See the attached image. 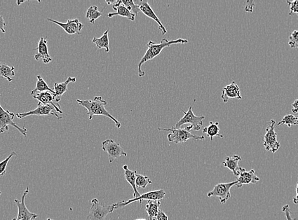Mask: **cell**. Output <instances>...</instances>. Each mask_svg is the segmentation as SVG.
<instances>
[{"instance_id":"f1b7e54d","label":"cell","mask_w":298,"mask_h":220,"mask_svg":"<svg viewBox=\"0 0 298 220\" xmlns=\"http://www.w3.org/2000/svg\"><path fill=\"white\" fill-rule=\"evenodd\" d=\"M283 125H288L289 128L292 127V126L298 125V116L293 115V114L286 115L278 124V126Z\"/></svg>"},{"instance_id":"4fadbf2b","label":"cell","mask_w":298,"mask_h":220,"mask_svg":"<svg viewBox=\"0 0 298 220\" xmlns=\"http://www.w3.org/2000/svg\"><path fill=\"white\" fill-rule=\"evenodd\" d=\"M136 4H137L140 11H142L147 17L151 18V19L156 21L159 25V29L160 30L162 34L165 35L167 33V29L164 27L160 19L154 12L153 9L151 8V5L148 3L147 1H133Z\"/></svg>"},{"instance_id":"2e32d148","label":"cell","mask_w":298,"mask_h":220,"mask_svg":"<svg viewBox=\"0 0 298 220\" xmlns=\"http://www.w3.org/2000/svg\"><path fill=\"white\" fill-rule=\"evenodd\" d=\"M47 44H48V41L46 40V39L41 37L36 48V50H37V53L34 55L35 60L36 61H39L41 60H43L44 64H46L52 61V58L49 55Z\"/></svg>"},{"instance_id":"cb8c5ba5","label":"cell","mask_w":298,"mask_h":220,"mask_svg":"<svg viewBox=\"0 0 298 220\" xmlns=\"http://www.w3.org/2000/svg\"><path fill=\"white\" fill-rule=\"evenodd\" d=\"M161 203L159 201H148L147 205L145 206V211H146L149 220L156 219L158 216L159 212V207Z\"/></svg>"},{"instance_id":"9a60e30c","label":"cell","mask_w":298,"mask_h":220,"mask_svg":"<svg viewBox=\"0 0 298 220\" xmlns=\"http://www.w3.org/2000/svg\"><path fill=\"white\" fill-rule=\"evenodd\" d=\"M260 181L259 177L256 175L255 171L252 170L247 172L243 168L240 175L238 177V184H236L238 188H242L244 185L256 184Z\"/></svg>"},{"instance_id":"603a6c76","label":"cell","mask_w":298,"mask_h":220,"mask_svg":"<svg viewBox=\"0 0 298 220\" xmlns=\"http://www.w3.org/2000/svg\"><path fill=\"white\" fill-rule=\"evenodd\" d=\"M203 132L210 138L211 142L213 141V139L216 137H224V135H220L219 133L220 127L218 122L214 123L213 121H210V125L203 128Z\"/></svg>"},{"instance_id":"5b68a950","label":"cell","mask_w":298,"mask_h":220,"mask_svg":"<svg viewBox=\"0 0 298 220\" xmlns=\"http://www.w3.org/2000/svg\"><path fill=\"white\" fill-rule=\"evenodd\" d=\"M0 94V96H1ZM15 114L11 112L8 110H4L3 107L0 104V133H3L5 132H8L9 130V126H13V128L17 129L21 134L27 137V128L23 126V128H20L18 126L15 122H14L13 119L15 118Z\"/></svg>"},{"instance_id":"b9f144b4","label":"cell","mask_w":298,"mask_h":220,"mask_svg":"<svg viewBox=\"0 0 298 220\" xmlns=\"http://www.w3.org/2000/svg\"><path fill=\"white\" fill-rule=\"evenodd\" d=\"M46 220H51V219H48Z\"/></svg>"},{"instance_id":"7402d4cb","label":"cell","mask_w":298,"mask_h":220,"mask_svg":"<svg viewBox=\"0 0 298 220\" xmlns=\"http://www.w3.org/2000/svg\"><path fill=\"white\" fill-rule=\"evenodd\" d=\"M124 171V177L126 181L131 185L133 189V198H137L140 196L138 193L137 187H136V179H137V171H131L129 169L127 165L123 166Z\"/></svg>"},{"instance_id":"ac0fdd59","label":"cell","mask_w":298,"mask_h":220,"mask_svg":"<svg viewBox=\"0 0 298 220\" xmlns=\"http://www.w3.org/2000/svg\"><path fill=\"white\" fill-rule=\"evenodd\" d=\"M35 99L38 100L39 103L44 105H51L58 113L63 114L62 109H60V105L55 102V96L53 93L50 92H44L42 93H37V94L33 96Z\"/></svg>"},{"instance_id":"277c9868","label":"cell","mask_w":298,"mask_h":220,"mask_svg":"<svg viewBox=\"0 0 298 220\" xmlns=\"http://www.w3.org/2000/svg\"><path fill=\"white\" fill-rule=\"evenodd\" d=\"M196 101V99H194L193 104L189 107L187 111H185L182 109L184 116L178 121L175 126H173V128L180 129L182 128L183 125L189 124L190 125L192 126L194 130L196 132L201 130L202 126H203V120L206 117L205 116H197L195 115L193 111H192V107H193V105Z\"/></svg>"},{"instance_id":"e0dca14e","label":"cell","mask_w":298,"mask_h":220,"mask_svg":"<svg viewBox=\"0 0 298 220\" xmlns=\"http://www.w3.org/2000/svg\"><path fill=\"white\" fill-rule=\"evenodd\" d=\"M221 98L224 103L228 102L231 98H237L239 100L243 98L241 95L240 88L236 82L232 81L231 84L225 86L222 90Z\"/></svg>"},{"instance_id":"6da1fadb","label":"cell","mask_w":298,"mask_h":220,"mask_svg":"<svg viewBox=\"0 0 298 220\" xmlns=\"http://www.w3.org/2000/svg\"><path fill=\"white\" fill-rule=\"evenodd\" d=\"M189 41L187 39L179 38L175 40H168V39L163 38L161 39L160 43H156L152 41H149L147 44L148 49L144 56L140 60L138 64V76L140 78L145 76V72L142 70L143 65L145 62L154 59L161 54L162 51L166 47H170L173 44H185Z\"/></svg>"},{"instance_id":"7c38bea8","label":"cell","mask_w":298,"mask_h":220,"mask_svg":"<svg viewBox=\"0 0 298 220\" xmlns=\"http://www.w3.org/2000/svg\"><path fill=\"white\" fill-rule=\"evenodd\" d=\"M29 189L27 187L26 190L23 192L21 200H15V205L18 208V215L16 219L12 220H34L38 217V215L30 212L25 205V198L29 193Z\"/></svg>"},{"instance_id":"8d00e7d4","label":"cell","mask_w":298,"mask_h":220,"mask_svg":"<svg viewBox=\"0 0 298 220\" xmlns=\"http://www.w3.org/2000/svg\"><path fill=\"white\" fill-rule=\"evenodd\" d=\"M156 219L157 220H168V217L163 211L159 210L158 216H157Z\"/></svg>"},{"instance_id":"d6986e66","label":"cell","mask_w":298,"mask_h":220,"mask_svg":"<svg viewBox=\"0 0 298 220\" xmlns=\"http://www.w3.org/2000/svg\"><path fill=\"white\" fill-rule=\"evenodd\" d=\"M112 8L116 11L115 13H108V17L112 18L114 16H121V17L128 18L129 20L134 21L135 20L136 15L135 14L131 13L130 10L124 5L122 3V0L115 1V3L112 4Z\"/></svg>"},{"instance_id":"52a82bcc","label":"cell","mask_w":298,"mask_h":220,"mask_svg":"<svg viewBox=\"0 0 298 220\" xmlns=\"http://www.w3.org/2000/svg\"><path fill=\"white\" fill-rule=\"evenodd\" d=\"M276 121L272 119L266 128L264 136V146L267 151L275 154L280 149L281 144L278 140V134L275 131Z\"/></svg>"},{"instance_id":"f546056e","label":"cell","mask_w":298,"mask_h":220,"mask_svg":"<svg viewBox=\"0 0 298 220\" xmlns=\"http://www.w3.org/2000/svg\"><path fill=\"white\" fill-rule=\"evenodd\" d=\"M152 182L149 178L144 175L137 174V179H136V187L137 188L145 189L148 185L152 184Z\"/></svg>"},{"instance_id":"83f0119b","label":"cell","mask_w":298,"mask_h":220,"mask_svg":"<svg viewBox=\"0 0 298 220\" xmlns=\"http://www.w3.org/2000/svg\"><path fill=\"white\" fill-rule=\"evenodd\" d=\"M102 15V11L98 10L97 6H91L86 12V18L89 20L90 24H94L95 21Z\"/></svg>"},{"instance_id":"8992f818","label":"cell","mask_w":298,"mask_h":220,"mask_svg":"<svg viewBox=\"0 0 298 220\" xmlns=\"http://www.w3.org/2000/svg\"><path fill=\"white\" fill-rule=\"evenodd\" d=\"M115 210L114 205H102L97 199L91 200V206L87 219L89 220H105L108 215Z\"/></svg>"},{"instance_id":"836d02e7","label":"cell","mask_w":298,"mask_h":220,"mask_svg":"<svg viewBox=\"0 0 298 220\" xmlns=\"http://www.w3.org/2000/svg\"><path fill=\"white\" fill-rule=\"evenodd\" d=\"M287 3L290 5V11L289 15H293L294 13L298 14V0L287 1Z\"/></svg>"},{"instance_id":"d590c367","label":"cell","mask_w":298,"mask_h":220,"mask_svg":"<svg viewBox=\"0 0 298 220\" xmlns=\"http://www.w3.org/2000/svg\"><path fill=\"white\" fill-rule=\"evenodd\" d=\"M255 6L254 1H248L246 2V6L245 7V11L248 12H253V8Z\"/></svg>"},{"instance_id":"4dcf8cb0","label":"cell","mask_w":298,"mask_h":220,"mask_svg":"<svg viewBox=\"0 0 298 220\" xmlns=\"http://www.w3.org/2000/svg\"><path fill=\"white\" fill-rule=\"evenodd\" d=\"M122 3L124 6L131 11V13L135 14L136 16L140 12L139 7L134 3L132 0L130 1H126V0H122Z\"/></svg>"},{"instance_id":"8fae6325","label":"cell","mask_w":298,"mask_h":220,"mask_svg":"<svg viewBox=\"0 0 298 220\" xmlns=\"http://www.w3.org/2000/svg\"><path fill=\"white\" fill-rule=\"evenodd\" d=\"M54 116L57 117L58 119H62L58 114V112L56 111L51 105H44L38 103L36 109L32 110L29 112H23V113H17L16 116L18 119H22L25 117L29 116Z\"/></svg>"},{"instance_id":"3957f363","label":"cell","mask_w":298,"mask_h":220,"mask_svg":"<svg viewBox=\"0 0 298 220\" xmlns=\"http://www.w3.org/2000/svg\"><path fill=\"white\" fill-rule=\"evenodd\" d=\"M192 129H193L192 126L189 125L180 129L159 128L158 130L170 132L171 133L168 135V141L175 143L176 144L186 142L189 140H204L205 139L204 136L192 134L191 132Z\"/></svg>"},{"instance_id":"7a4b0ae2","label":"cell","mask_w":298,"mask_h":220,"mask_svg":"<svg viewBox=\"0 0 298 220\" xmlns=\"http://www.w3.org/2000/svg\"><path fill=\"white\" fill-rule=\"evenodd\" d=\"M76 102L77 104L87 110L89 120H92L93 117L95 116H105L114 121L117 129L121 127V123L117 120L113 116H112L105 109V106L107 105V102L106 100L103 99L102 97L96 96L93 100L77 99Z\"/></svg>"},{"instance_id":"5bb4252c","label":"cell","mask_w":298,"mask_h":220,"mask_svg":"<svg viewBox=\"0 0 298 220\" xmlns=\"http://www.w3.org/2000/svg\"><path fill=\"white\" fill-rule=\"evenodd\" d=\"M47 20L50 22L54 23V24H57L58 26L62 27L64 30L65 32L68 34L73 35L75 34H81V30L84 26L83 24L79 22V19L75 18V19L68 20L66 23H62L58 22V21L51 19V18H48Z\"/></svg>"},{"instance_id":"ab89813d","label":"cell","mask_w":298,"mask_h":220,"mask_svg":"<svg viewBox=\"0 0 298 220\" xmlns=\"http://www.w3.org/2000/svg\"><path fill=\"white\" fill-rule=\"evenodd\" d=\"M296 192H297V195L293 198V203L295 205H298V180L297 182V187H296Z\"/></svg>"},{"instance_id":"74e56055","label":"cell","mask_w":298,"mask_h":220,"mask_svg":"<svg viewBox=\"0 0 298 220\" xmlns=\"http://www.w3.org/2000/svg\"><path fill=\"white\" fill-rule=\"evenodd\" d=\"M6 26V23L4 22V20L1 15H0V31L3 33H5L6 31L4 30V27Z\"/></svg>"},{"instance_id":"484cf974","label":"cell","mask_w":298,"mask_h":220,"mask_svg":"<svg viewBox=\"0 0 298 220\" xmlns=\"http://www.w3.org/2000/svg\"><path fill=\"white\" fill-rule=\"evenodd\" d=\"M109 32V30L107 29L99 38L94 37L92 40L93 43L96 44L98 49L104 48L106 53L110 51Z\"/></svg>"},{"instance_id":"d4e9b609","label":"cell","mask_w":298,"mask_h":220,"mask_svg":"<svg viewBox=\"0 0 298 220\" xmlns=\"http://www.w3.org/2000/svg\"><path fill=\"white\" fill-rule=\"evenodd\" d=\"M37 81L36 82V88L30 92V94L34 96L37 94V93H42L44 92H50L53 93L55 95V92L52 89L49 87L48 84L46 83V81L44 80L43 78L40 75H37Z\"/></svg>"},{"instance_id":"44dd1931","label":"cell","mask_w":298,"mask_h":220,"mask_svg":"<svg viewBox=\"0 0 298 220\" xmlns=\"http://www.w3.org/2000/svg\"><path fill=\"white\" fill-rule=\"evenodd\" d=\"M76 78H71L69 77L67 80L64 82V83H54V92H55V102L58 103L60 101L61 98H62L63 95L66 92H67L68 85L70 83H76Z\"/></svg>"},{"instance_id":"1f68e13d","label":"cell","mask_w":298,"mask_h":220,"mask_svg":"<svg viewBox=\"0 0 298 220\" xmlns=\"http://www.w3.org/2000/svg\"><path fill=\"white\" fill-rule=\"evenodd\" d=\"M14 156H17L15 152H12L5 159L0 162V177H3L4 175L5 174L7 165H8V163L11 158H13Z\"/></svg>"},{"instance_id":"e575fe53","label":"cell","mask_w":298,"mask_h":220,"mask_svg":"<svg viewBox=\"0 0 298 220\" xmlns=\"http://www.w3.org/2000/svg\"><path fill=\"white\" fill-rule=\"evenodd\" d=\"M282 211H283L284 214H285L287 220H297L296 219H293L292 216V212L290 209V206L288 205L284 206L283 208H282Z\"/></svg>"},{"instance_id":"7bdbcfd3","label":"cell","mask_w":298,"mask_h":220,"mask_svg":"<svg viewBox=\"0 0 298 220\" xmlns=\"http://www.w3.org/2000/svg\"><path fill=\"white\" fill-rule=\"evenodd\" d=\"M1 191H0V196H1Z\"/></svg>"},{"instance_id":"d6a6232c","label":"cell","mask_w":298,"mask_h":220,"mask_svg":"<svg viewBox=\"0 0 298 220\" xmlns=\"http://www.w3.org/2000/svg\"><path fill=\"white\" fill-rule=\"evenodd\" d=\"M289 45L292 48H298V31L295 30L289 36Z\"/></svg>"},{"instance_id":"ba28073f","label":"cell","mask_w":298,"mask_h":220,"mask_svg":"<svg viewBox=\"0 0 298 220\" xmlns=\"http://www.w3.org/2000/svg\"><path fill=\"white\" fill-rule=\"evenodd\" d=\"M166 192L163 189L158 190V191H153L149 192V193H145L140 195L137 198H133L132 200H130L128 201H121L119 203H114L115 210L119 209L126 207L131 203H134L137 201H139L140 204H142L143 201H159L163 200L166 196Z\"/></svg>"},{"instance_id":"30bf717a","label":"cell","mask_w":298,"mask_h":220,"mask_svg":"<svg viewBox=\"0 0 298 220\" xmlns=\"http://www.w3.org/2000/svg\"><path fill=\"white\" fill-rule=\"evenodd\" d=\"M102 146L103 151L107 153L110 163H113L116 159L121 156H127V154L124 151L120 144L114 141L113 140H105L102 142Z\"/></svg>"},{"instance_id":"60d3db41","label":"cell","mask_w":298,"mask_h":220,"mask_svg":"<svg viewBox=\"0 0 298 220\" xmlns=\"http://www.w3.org/2000/svg\"><path fill=\"white\" fill-rule=\"evenodd\" d=\"M145 220V219H137V220ZM153 220H157L156 219H154Z\"/></svg>"},{"instance_id":"9c48e42d","label":"cell","mask_w":298,"mask_h":220,"mask_svg":"<svg viewBox=\"0 0 298 220\" xmlns=\"http://www.w3.org/2000/svg\"><path fill=\"white\" fill-rule=\"evenodd\" d=\"M238 182L234 181L229 183H220L214 187L212 191L207 194L208 198H218L221 205H224L231 198V189L232 187L236 186Z\"/></svg>"},{"instance_id":"f35d334b","label":"cell","mask_w":298,"mask_h":220,"mask_svg":"<svg viewBox=\"0 0 298 220\" xmlns=\"http://www.w3.org/2000/svg\"><path fill=\"white\" fill-rule=\"evenodd\" d=\"M292 112L294 114H298V98L295 100L292 104Z\"/></svg>"},{"instance_id":"ffe728a7","label":"cell","mask_w":298,"mask_h":220,"mask_svg":"<svg viewBox=\"0 0 298 220\" xmlns=\"http://www.w3.org/2000/svg\"><path fill=\"white\" fill-rule=\"evenodd\" d=\"M242 160V158L239 155H234L232 157L227 156L225 160L222 163L225 168H228L234 175L238 177L240 175L243 168L241 167L239 163Z\"/></svg>"},{"instance_id":"4316f807","label":"cell","mask_w":298,"mask_h":220,"mask_svg":"<svg viewBox=\"0 0 298 220\" xmlns=\"http://www.w3.org/2000/svg\"><path fill=\"white\" fill-rule=\"evenodd\" d=\"M15 76V67L9 65L3 62L0 61V78H4L8 82L12 81Z\"/></svg>"}]
</instances>
